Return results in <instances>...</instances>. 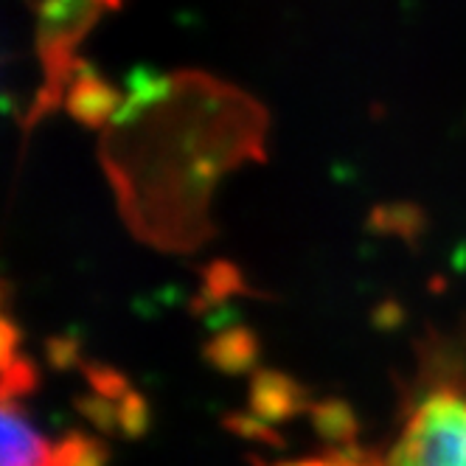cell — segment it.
Instances as JSON below:
<instances>
[{
    "instance_id": "cell-2",
    "label": "cell",
    "mask_w": 466,
    "mask_h": 466,
    "mask_svg": "<svg viewBox=\"0 0 466 466\" xmlns=\"http://www.w3.org/2000/svg\"><path fill=\"white\" fill-rule=\"evenodd\" d=\"M301 466H326V463H301Z\"/></svg>"
},
{
    "instance_id": "cell-1",
    "label": "cell",
    "mask_w": 466,
    "mask_h": 466,
    "mask_svg": "<svg viewBox=\"0 0 466 466\" xmlns=\"http://www.w3.org/2000/svg\"><path fill=\"white\" fill-rule=\"evenodd\" d=\"M377 466H466V393H427Z\"/></svg>"
}]
</instances>
